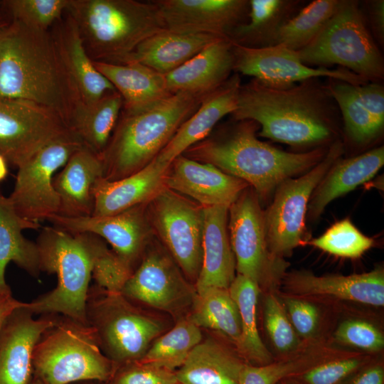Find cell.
<instances>
[{"mask_svg":"<svg viewBox=\"0 0 384 384\" xmlns=\"http://www.w3.org/2000/svg\"><path fill=\"white\" fill-rule=\"evenodd\" d=\"M0 99H21L58 114L70 129L82 100L52 33L14 21L0 47Z\"/></svg>","mask_w":384,"mask_h":384,"instance_id":"1","label":"cell"},{"mask_svg":"<svg viewBox=\"0 0 384 384\" xmlns=\"http://www.w3.org/2000/svg\"><path fill=\"white\" fill-rule=\"evenodd\" d=\"M316 78L288 87H274L252 79L240 86L236 121L252 120L260 127V137L294 146L329 139L336 112L326 85Z\"/></svg>","mask_w":384,"mask_h":384,"instance_id":"2","label":"cell"},{"mask_svg":"<svg viewBox=\"0 0 384 384\" xmlns=\"http://www.w3.org/2000/svg\"><path fill=\"white\" fill-rule=\"evenodd\" d=\"M227 134L206 137L182 155L209 164L253 187L260 201L295 174L316 166L326 155L321 148L304 153L287 152L259 140L252 120H240Z\"/></svg>","mask_w":384,"mask_h":384,"instance_id":"3","label":"cell"},{"mask_svg":"<svg viewBox=\"0 0 384 384\" xmlns=\"http://www.w3.org/2000/svg\"><path fill=\"white\" fill-rule=\"evenodd\" d=\"M205 96L179 92L140 111H121L100 156L103 178L117 181L151 163L179 127L196 111Z\"/></svg>","mask_w":384,"mask_h":384,"instance_id":"4","label":"cell"},{"mask_svg":"<svg viewBox=\"0 0 384 384\" xmlns=\"http://www.w3.org/2000/svg\"><path fill=\"white\" fill-rule=\"evenodd\" d=\"M65 12L93 61L118 64L145 39L166 29L154 1L69 0Z\"/></svg>","mask_w":384,"mask_h":384,"instance_id":"5","label":"cell"},{"mask_svg":"<svg viewBox=\"0 0 384 384\" xmlns=\"http://www.w3.org/2000/svg\"><path fill=\"white\" fill-rule=\"evenodd\" d=\"M38 247L41 272L55 274L52 291L27 302L33 315L55 314L88 324L86 300L92 277V256L84 233H72L57 227H45Z\"/></svg>","mask_w":384,"mask_h":384,"instance_id":"6","label":"cell"},{"mask_svg":"<svg viewBox=\"0 0 384 384\" xmlns=\"http://www.w3.org/2000/svg\"><path fill=\"white\" fill-rule=\"evenodd\" d=\"M32 362L34 377L45 384L107 383L116 370L93 329L60 314L36 344Z\"/></svg>","mask_w":384,"mask_h":384,"instance_id":"7","label":"cell"},{"mask_svg":"<svg viewBox=\"0 0 384 384\" xmlns=\"http://www.w3.org/2000/svg\"><path fill=\"white\" fill-rule=\"evenodd\" d=\"M86 318L103 353L116 370L140 360L164 330V324L135 306L122 293L90 287Z\"/></svg>","mask_w":384,"mask_h":384,"instance_id":"8","label":"cell"},{"mask_svg":"<svg viewBox=\"0 0 384 384\" xmlns=\"http://www.w3.org/2000/svg\"><path fill=\"white\" fill-rule=\"evenodd\" d=\"M297 52L306 65H339L368 81L383 77V57L356 1L343 0L319 33Z\"/></svg>","mask_w":384,"mask_h":384,"instance_id":"9","label":"cell"},{"mask_svg":"<svg viewBox=\"0 0 384 384\" xmlns=\"http://www.w3.org/2000/svg\"><path fill=\"white\" fill-rule=\"evenodd\" d=\"M146 214L154 235L196 283L202 265L203 207L165 187L146 203Z\"/></svg>","mask_w":384,"mask_h":384,"instance_id":"10","label":"cell"},{"mask_svg":"<svg viewBox=\"0 0 384 384\" xmlns=\"http://www.w3.org/2000/svg\"><path fill=\"white\" fill-rule=\"evenodd\" d=\"M342 153V143H334L324 157L307 173L287 179L276 189L272 203L264 211L267 247L274 257L281 259L304 242V220L309 199Z\"/></svg>","mask_w":384,"mask_h":384,"instance_id":"11","label":"cell"},{"mask_svg":"<svg viewBox=\"0 0 384 384\" xmlns=\"http://www.w3.org/2000/svg\"><path fill=\"white\" fill-rule=\"evenodd\" d=\"M83 146L79 137L73 132L47 144L17 168L9 199L21 218L38 223L58 213L60 201L53 186L54 174Z\"/></svg>","mask_w":384,"mask_h":384,"instance_id":"12","label":"cell"},{"mask_svg":"<svg viewBox=\"0 0 384 384\" xmlns=\"http://www.w3.org/2000/svg\"><path fill=\"white\" fill-rule=\"evenodd\" d=\"M228 229L238 274L259 286L282 277L285 264L268 250L264 210L253 189L247 187L229 207Z\"/></svg>","mask_w":384,"mask_h":384,"instance_id":"13","label":"cell"},{"mask_svg":"<svg viewBox=\"0 0 384 384\" xmlns=\"http://www.w3.org/2000/svg\"><path fill=\"white\" fill-rule=\"evenodd\" d=\"M73 132L45 106L26 100L0 99V154L16 168L47 144Z\"/></svg>","mask_w":384,"mask_h":384,"instance_id":"14","label":"cell"},{"mask_svg":"<svg viewBox=\"0 0 384 384\" xmlns=\"http://www.w3.org/2000/svg\"><path fill=\"white\" fill-rule=\"evenodd\" d=\"M233 43V70L251 76L260 82L274 87H288L295 82L326 77L352 85H363L368 81L343 68H313L302 63L297 50L283 44L263 48H248Z\"/></svg>","mask_w":384,"mask_h":384,"instance_id":"15","label":"cell"},{"mask_svg":"<svg viewBox=\"0 0 384 384\" xmlns=\"http://www.w3.org/2000/svg\"><path fill=\"white\" fill-rule=\"evenodd\" d=\"M183 275L169 252L150 242L121 293L132 302L176 312L192 305L196 294Z\"/></svg>","mask_w":384,"mask_h":384,"instance_id":"16","label":"cell"},{"mask_svg":"<svg viewBox=\"0 0 384 384\" xmlns=\"http://www.w3.org/2000/svg\"><path fill=\"white\" fill-rule=\"evenodd\" d=\"M146 203L111 215L72 218L55 214L47 220L69 233H90L103 238L134 271L154 236L146 214Z\"/></svg>","mask_w":384,"mask_h":384,"instance_id":"17","label":"cell"},{"mask_svg":"<svg viewBox=\"0 0 384 384\" xmlns=\"http://www.w3.org/2000/svg\"><path fill=\"white\" fill-rule=\"evenodd\" d=\"M282 279V289L289 297L330 298L373 306L384 305V271L380 267L348 276H316L308 271H294L284 274Z\"/></svg>","mask_w":384,"mask_h":384,"instance_id":"18","label":"cell"},{"mask_svg":"<svg viewBox=\"0 0 384 384\" xmlns=\"http://www.w3.org/2000/svg\"><path fill=\"white\" fill-rule=\"evenodd\" d=\"M166 29L227 37L247 18V0L154 1Z\"/></svg>","mask_w":384,"mask_h":384,"instance_id":"19","label":"cell"},{"mask_svg":"<svg viewBox=\"0 0 384 384\" xmlns=\"http://www.w3.org/2000/svg\"><path fill=\"white\" fill-rule=\"evenodd\" d=\"M26 306L9 316L0 332V384L31 383L34 347L58 315L42 314L34 319Z\"/></svg>","mask_w":384,"mask_h":384,"instance_id":"20","label":"cell"},{"mask_svg":"<svg viewBox=\"0 0 384 384\" xmlns=\"http://www.w3.org/2000/svg\"><path fill=\"white\" fill-rule=\"evenodd\" d=\"M165 187L192 198L202 207L231 204L248 187L245 181L225 174L215 166L183 155L167 169Z\"/></svg>","mask_w":384,"mask_h":384,"instance_id":"21","label":"cell"},{"mask_svg":"<svg viewBox=\"0 0 384 384\" xmlns=\"http://www.w3.org/2000/svg\"><path fill=\"white\" fill-rule=\"evenodd\" d=\"M326 88L338 107L348 137L363 144L375 138L384 124V88L375 82L352 85L329 78Z\"/></svg>","mask_w":384,"mask_h":384,"instance_id":"22","label":"cell"},{"mask_svg":"<svg viewBox=\"0 0 384 384\" xmlns=\"http://www.w3.org/2000/svg\"><path fill=\"white\" fill-rule=\"evenodd\" d=\"M240 86V78L235 73L206 95L196 111L179 127L154 159L170 165L187 149L208 137L223 117L232 114L236 110Z\"/></svg>","mask_w":384,"mask_h":384,"instance_id":"23","label":"cell"},{"mask_svg":"<svg viewBox=\"0 0 384 384\" xmlns=\"http://www.w3.org/2000/svg\"><path fill=\"white\" fill-rule=\"evenodd\" d=\"M234 68L233 43L227 37L206 46L183 65L165 75L169 91L206 95L231 75Z\"/></svg>","mask_w":384,"mask_h":384,"instance_id":"24","label":"cell"},{"mask_svg":"<svg viewBox=\"0 0 384 384\" xmlns=\"http://www.w3.org/2000/svg\"><path fill=\"white\" fill-rule=\"evenodd\" d=\"M101 178L103 164L100 156L85 146L75 151L53 178L60 201L58 215L72 218L92 215L93 187Z\"/></svg>","mask_w":384,"mask_h":384,"instance_id":"25","label":"cell"},{"mask_svg":"<svg viewBox=\"0 0 384 384\" xmlns=\"http://www.w3.org/2000/svg\"><path fill=\"white\" fill-rule=\"evenodd\" d=\"M169 165L156 159L139 171L117 181L98 179L93 187L95 200L92 215L106 216L148 203L165 188Z\"/></svg>","mask_w":384,"mask_h":384,"instance_id":"26","label":"cell"},{"mask_svg":"<svg viewBox=\"0 0 384 384\" xmlns=\"http://www.w3.org/2000/svg\"><path fill=\"white\" fill-rule=\"evenodd\" d=\"M227 206L203 208V257L195 289L215 287L228 289L235 277V259L228 229Z\"/></svg>","mask_w":384,"mask_h":384,"instance_id":"27","label":"cell"},{"mask_svg":"<svg viewBox=\"0 0 384 384\" xmlns=\"http://www.w3.org/2000/svg\"><path fill=\"white\" fill-rule=\"evenodd\" d=\"M50 31L82 103L94 102L105 94L116 90L95 67L85 49L77 25L70 15L65 12Z\"/></svg>","mask_w":384,"mask_h":384,"instance_id":"28","label":"cell"},{"mask_svg":"<svg viewBox=\"0 0 384 384\" xmlns=\"http://www.w3.org/2000/svg\"><path fill=\"white\" fill-rule=\"evenodd\" d=\"M220 38L223 37L164 29L142 41L118 64L138 63L166 75Z\"/></svg>","mask_w":384,"mask_h":384,"instance_id":"29","label":"cell"},{"mask_svg":"<svg viewBox=\"0 0 384 384\" xmlns=\"http://www.w3.org/2000/svg\"><path fill=\"white\" fill-rule=\"evenodd\" d=\"M93 63L121 95L123 112L144 110L172 95L168 90L165 75L142 64Z\"/></svg>","mask_w":384,"mask_h":384,"instance_id":"30","label":"cell"},{"mask_svg":"<svg viewBox=\"0 0 384 384\" xmlns=\"http://www.w3.org/2000/svg\"><path fill=\"white\" fill-rule=\"evenodd\" d=\"M245 363L238 353L208 338L191 351L176 375L181 384H238Z\"/></svg>","mask_w":384,"mask_h":384,"instance_id":"31","label":"cell"},{"mask_svg":"<svg viewBox=\"0 0 384 384\" xmlns=\"http://www.w3.org/2000/svg\"><path fill=\"white\" fill-rule=\"evenodd\" d=\"M383 164V146L337 161L314 191L308 206L309 216L318 218L331 201L369 181Z\"/></svg>","mask_w":384,"mask_h":384,"instance_id":"32","label":"cell"},{"mask_svg":"<svg viewBox=\"0 0 384 384\" xmlns=\"http://www.w3.org/2000/svg\"><path fill=\"white\" fill-rule=\"evenodd\" d=\"M38 223L21 218L14 210L9 197L0 195V294L11 292L5 279L8 264L14 262L33 277L41 272L38 247L22 232L38 229Z\"/></svg>","mask_w":384,"mask_h":384,"instance_id":"33","label":"cell"},{"mask_svg":"<svg viewBox=\"0 0 384 384\" xmlns=\"http://www.w3.org/2000/svg\"><path fill=\"white\" fill-rule=\"evenodd\" d=\"M299 1L250 0L247 20L228 36L235 44L248 48H263L275 44L282 25L291 16Z\"/></svg>","mask_w":384,"mask_h":384,"instance_id":"34","label":"cell"},{"mask_svg":"<svg viewBox=\"0 0 384 384\" xmlns=\"http://www.w3.org/2000/svg\"><path fill=\"white\" fill-rule=\"evenodd\" d=\"M240 319L241 335L236 346L239 356L247 363L263 366L274 359L263 343L257 326V303L260 286L244 275L237 274L228 288Z\"/></svg>","mask_w":384,"mask_h":384,"instance_id":"35","label":"cell"},{"mask_svg":"<svg viewBox=\"0 0 384 384\" xmlns=\"http://www.w3.org/2000/svg\"><path fill=\"white\" fill-rule=\"evenodd\" d=\"M122 105V98L117 90L105 94L94 102L82 103L70 129L86 147L100 156L117 124Z\"/></svg>","mask_w":384,"mask_h":384,"instance_id":"36","label":"cell"},{"mask_svg":"<svg viewBox=\"0 0 384 384\" xmlns=\"http://www.w3.org/2000/svg\"><path fill=\"white\" fill-rule=\"evenodd\" d=\"M189 319L200 329L215 331L236 346L241 335L238 306L228 289L210 287L196 291Z\"/></svg>","mask_w":384,"mask_h":384,"instance_id":"37","label":"cell"},{"mask_svg":"<svg viewBox=\"0 0 384 384\" xmlns=\"http://www.w3.org/2000/svg\"><path fill=\"white\" fill-rule=\"evenodd\" d=\"M341 353L318 343L305 346L266 365L246 363L240 373L238 384H277Z\"/></svg>","mask_w":384,"mask_h":384,"instance_id":"38","label":"cell"},{"mask_svg":"<svg viewBox=\"0 0 384 384\" xmlns=\"http://www.w3.org/2000/svg\"><path fill=\"white\" fill-rule=\"evenodd\" d=\"M202 339L201 329L189 317L181 319L157 337L139 361L176 371Z\"/></svg>","mask_w":384,"mask_h":384,"instance_id":"39","label":"cell"},{"mask_svg":"<svg viewBox=\"0 0 384 384\" xmlns=\"http://www.w3.org/2000/svg\"><path fill=\"white\" fill-rule=\"evenodd\" d=\"M342 1L316 0L310 2L282 25L275 44H283L294 50L302 49L319 33Z\"/></svg>","mask_w":384,"mask_h":384,"instance_id":"40","label":"cell"},{"mask_svg":"<svg viewBox=\"0 0 384 384\" xmlns=\"http://www.w3.org/2000/svg\"><path fill=\"white\" fill-rule=\"evenodd\" d=\"M92 256V277L108 292L121 293L134 271L100 237L85 233Z\"/></svg>","mask_w":384,"mask_h":384,"instance_id":"41","label":"cell"},{"mask_svg":"<svg viewBox=\"0 0 384 384\" xmlns=\"http://www.w3.org/2000/svg\"><path fill=\"white\" fill-rule=\"evenodd\" d=\"M373 360L368 354L343 353L284 380L292 384H346Z\"/></svg>","mask_w":384,"mask_h":384,"instance_id":"42","label":"cell"},{"mask_svg":"<svg viewBox=\"0 0 384 384\" xmlns=\"http://www.w3.org/2000/svg\"><path fill=\"white\" fill-rule=\"evenodd\" d=\"M306 243L336 256L356 258L370 249L374 241L362 234L348 219H344Z\"/></svg>","mask_w":384,"mask_h":384,"instance_id":"43","label":"cell"},{"mask_svg":"<svg viewBox=\"0 0 384 384\" xmlns=\"http://www.w3.org/2000/svg\"><path fill=\"white\" fill-rule=\"evenodd\" d=\"M69 0H4L14 21L27 27L49 30L65 14Z\"/></svg>","mask_w":384,"mask_h":384,"instance_id":"44","label":"cell"},{"mask_svg":"<svg viewBox=\"0 0 384 384\" xmlns=\"http://www.w3.org/2000/svg\"><path fill=\"white\" fill-rule=\"evenodd\" d=\"M264 321L268 336L275 348L284 356L297 350L299 341L284 307L272 293L264 305Z\"/></svg>","mask_w":384,"mask_h":384,"instance_id":"45","label":"cell"},{"mask_svg":"<svg viewBox=\"0 0 384 384\" xmlns=\"http://www.w3.org/2000/svg\"><path fill=\"white\" fill-rule=\"evenodd\" d=\"M335 338L341 343L370 352L381 351L384 347L383 333L370 322L348 319L337 328Z\"/></svg>","mask_w":384,"mask_h":384,"instance_id":"46","label":"cell"},{"mask_svg":"<svg viewBox=\"0 0 384 384\" xmlns=\"http://www.w3.org/2000/svg\"><path fill=\"white\" fill-rule=\"evenodd\" d=\"M176 371L139 361L119 367L107 384H173Z\"/></svg>","mask_w":384,"mask_h":384,"instance_id":"47","label":"cell"},{"mask_svg":"<svg viewBox=\"0 0 384 384\" xmlns=\"http://www.w3.org/2000/svg\"><path fill=\"white\" fill-rule=\"evenodd\" d=\"M285 311L297 334L309 339L316 334L319 324L317 307L308 300L286 297Z\"/></svg>","mask_w":384,"mask_h":384,"instance_id":"48","label":"cell"},{"mask_svg":"<svg viewBox=\"0 0 384 384\" xmlns=\"http://www.w3.org/2000/svg\"><path fill=\"white\" fill-rule=\"evenodd\" d=\"M346 384H384L383 362L373 360L354 374Z\"/></svg>","mask_w":384,"mask_h":384,"instance_id":"49","label":"cell"},{"mask_svg":"<svg viewBox=\"0 0 384 384\" xmlns=\"http://www.w3.org/2000/svg\"><path fill=\"white\" fill-rule=\"evenodd\" d=\"M369 14L372 29L377 39L383 43L384 38V1L369 2Z\"/></svg>","mask_w":384,"mask_h":384,"instance_id":"50","label":"cell"},{"mask_svg":"<svg viewBox=\"0 0 384 384\" xmlns=\"http://www.w3.org/2000/svg\"><path fill=\"white\" fill-rule=\"evenodd\" d=\"M26 305V302L15 299L11 292L0 294V332L9 316L15 311Z\"/></svg>","mask_w":384,"mask_h":384,"instance_id":"51","label":"cell"},{"mask_svg":"<svg viewBox=\"0 0 384 384\" xmlns=\"http://www.w3.org/2000/svg\"><path fill=\"white\" fill-rule=\"evenodd\" d=\"M14 21L4 0L0 1V47Z\"/></svg>","mask_w":384,"mask_h":384,"instance_id":"52","label":"cell"},{"mask_svg":"<svg viewBox=\"0 0 384 384\" xmlns=\"http://www.w3.org/2000/svg\"><path fill=\"white\" fill-rule=\"evenodd\" d=\"M8 174L7 162L5 159L0 154V181L5 179Z\"/></svg>","mask_w":384,"mask_h":384,"instance_id":"53","label":"cell"},{"mask_svg":"<svg viewBox=\"0 0 384 384\" xmlns=\"http://www.w3.org/2000/svg\"><path fill=\"white\" fill-rule=\"evenodd\" d=\"M30 384H45V383L43 381H41L40 379L33 376Z\"/></svg>","mask_w":384,"mask_h":384,"instance_id":"54","label":"cell"},{"mask_svg":"<svg viewBox=\"0 0 384 384\" xmlns=\"http://www.w3.org/2000/svg\"><path fill=\"white\" fill-rule=\"evenodd\" d=\"M77 384H96L94 383L93 381H83V382H78Z\"/></svg>","mask_w":384,"mask_h":384,"instance_id":"55","label":"cell"},{"mask_svg":"<svg viewBox=\"0 0 384 384\" xmlns=\"http://www.w3.org/2000/svg\"><path fill=\"white\" fill-rule=\"evenodd\" d=\"M277 384H292L289 382H288L287 380H283L277 383Z\"/></svg>","mask_w":384,"mask_h":384,"instance_id":"56","label":"cell"},{"mask_svg":"<svg viewBox=\"0 0 384 384\" xmlns=\"http://www.w3.org/2000/svg\"><path fill=\"white\" fill-rule=\"evenodd\" d=\"M173 384H181V383L180 382L177 381L176 383H173Z\"/></svg>","mask_w":384,"mask_h":384,"instance_id":"57","label":"cell"}]
</instances>
